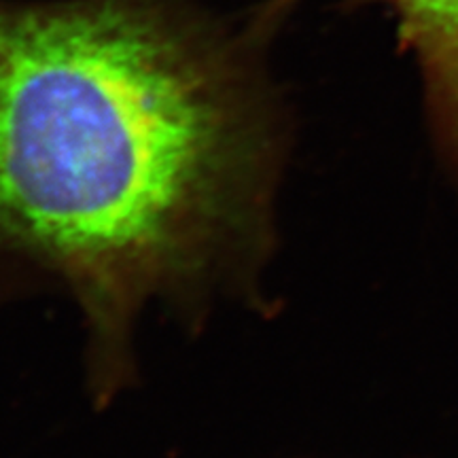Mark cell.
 <instances>
[{
    "mask_svg": "<svg viewBox=\"0 0 458 458\" xmlns=\"http://www.w3.org/2000/svg\"><path fill=\"white\" fill-rule=\"evenodd\" d=\"M196 0H0V250L62 274L105 360L148 295L259 240L274 128Z\"/></svg>",
    "mask_w": 458,
    "mask_h": 458,
    "instance_id": "6da1fadb",
    "label": "cell"
},
{
    "mask_svg": "<svg viewBox=\"0 0 458 458\" xmlns=\"http://www.w3.org/2000/svg\"><path fill=\"white\" fill-rule=\"evenodd\" d=\"M300 0H266L257 28H272ZM391 9L399 41L422 74L427 123L439 162L458 189V0H371Z\"/></svg>",
    "mask_w": 458,
    "mask_h": 458,
    "instance_id": "7a4b0ae2",
    "label": "cell"
}]
</instances>
